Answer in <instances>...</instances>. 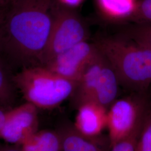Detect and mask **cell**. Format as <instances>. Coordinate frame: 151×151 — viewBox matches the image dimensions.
<instances>
[{
    "label": "cell",
    "mask_w": 151,
    "mask_h": 151,
    "mask_svg": "<svg viewBox=\"0 0 151 151\" xmlns=\"http://www.w3.org/2000/svg\"><path fill=\"white\" fill-rule=\"evenodd\" d=\"M54 0H11L0 27V44L25 64L41 62L54 22Z\"/></svg>",
    "instance_id": "cell-1"
},
{
    "label": "cell",
    "mask_w": 151,
    "mask_h": 151,
    "mask_svg": "<svg viewBox=\"0 0 151 151\" xmlns=\"http://www.w3.org/2000/svg\"><path fill=\"white\" fill-rule=\"evenodd\" d=\"M115 70L120 86L148 91L151 84V50L128 39L104 38L95 43Z\"/></svg>",
    "instance_id": "cell-2"
},
{
    "label": "cell",
    "mask_w": 151,
    "mask_h": 151,
    "mask_svg": "<svg viewBox=\"0 0 151 151\" xmlns=\"http://www.w3.org/2000/svg\"><path fill=\"white\" fill-rule=\"evenodd\" d=\"M14 81L27 103L42 109L56 108L71 97L77 84L42 65L27 67Z\"/></svg>",
    "instance_id": "cell-3"
},
{
    "label": "cell",
    "mask_w": 151,
    "mask_h": 151,
    "mask_svg": "<svg viewBox=\"0 0 151 151\" xmlns=\"http://www.w3.org/2000/svg\"><path fill=\"white\" fill-rule=\"evenodd\" d=\"M119 86L113 68L99 50L77 82L71 96L73 105L77 109L85 103H96L108 109L117 99Z\"/></svg>",
    "instance_id": "cell-4"
},
{
    "label": "cell",
    "mask_w": 151,
    "mask_h": 151,
    "mask_svg": "<svg viewBox=\"0 0 151 151\" xmlns=\"http://www.w3.org/2000/svg\"><path fill=\"white\" fill-rule=\"evenodd\" d=\"M151 111L148 91L133 92L130 95L116 99L107 113L106 128L111 147L140 129Z\"/></svg>",
    "instance_id": "cell-5"
},
{
    "label": "cell",
    "mask_w": 151,
    "mask_h": 151,
    "mask_svg": "<svg viewBox=\"0 0 151 151\" xmlns=\"http://www.w3.org/2000/svg\"><path fill=\"white\" fill-rule=\"evenodd\" d=\"M88 30L86 23L72 8L57 3L54 22L41 62L49 61L78 44L87 41Z\"/></svg>",
    "instance_id": "cell-6"
},
{
    "label": "cell",
    "mask_w": 151,
    "mask_h": 151,
    "mask_svg": "<svg viewBox=\"0 0 151 151\" xmlns=\"http://www.w3.org/2000/svg\"><path fill=\"white\" fill-rule=\"evenodd\" d=\"M99 52L96 44L85 41L59 54L44 67L68 80L77 82L87 65Z\"/></svg>",
    "instance_id": "cell-7"
},
{
    "label": "cell",
    "mask_w": 151,
    "mask_h": 151,
    "mask_svg": "<svg viewBox=\"0 0 151 151\" xmlns=\"http://www.w3.org/2000/svg\"><path fill=\"white\" fill-rule=\"evenodd\" d=\"M37 109L27 102L7 111L0 138L9 144L21 146L38 130Z\"/></svg>",
    "instance_id": "cell-8"
},
{
    "label": "cell",
    "mask_w": 151,
    "mask_h": 151,
    "mask_svg": "<svg viewBox=\"0 0 151 151\" xmlns=\"http://www.w3.org/2000/svg\"><path fill=\"white\" fill-rule=\"evenodd\" d=\"M58 132L62 151H110L112 147L108 135H85L76 129L73 124H64Z\"/></svg>",
    "instance_id": "cell-9"
},
{
    "label": "cell",
    "mask_w": 151,
    "mask_h": 151,
    "mask_svg": "<svg viewBox=\"0 0 151 151\" xmlns=\"http://www.w3.org/2000/svg\"><path fill=\"white\" fill-rule=\"evenodd\" d=\"M77 109L73 125L85 135L95 137L103 134L107 127L108 109L96 103H87Z\"/></svg>",
    "instance_id": "cell-10"
},
{
    "label": "cell",
    "mask_w": 151,
    "mask_h": 151,
    "mask_svg": "<svg viewBox=\"0 0 151 151\" xmlns=\"http://www.w3.org/2000/svg\"><path fill=\"white\" fill-rule=\"evenodd\" d=\"M22 151H62L58 131L38 130L21 145Z\"/></svg>",
    "instance_id": "cell-11"
},
{
    "label": "cell",
    "mask_w": 151,
    "mask_h": 151,
    "mask_svg": "<svg viewBox=\"0 0 151 151\" xmlns=\"http://www.w3.org/2000/svg\"><path fill=\"white\" fill-rule=\"evenodd\" d=\"M99 6L106 15L127 20L135 9L136 0H97Z\"/></svg>",
    "instance_id": "cell-12"
},
{
    "label": "cell",
    "mask_w": 151,
    "mask_h": 151,
    "mask_svg": "<svg viewBox=\"0 0 151 151\" xmlns=\"http://www.w3.org/2000/svg\"><path fill=\"white\" fill-rule=\"evenodd\" d=\"M123 37L151 50V24H134L125 29Z\"/></svg>",
    "instance_id": "cell-13"
},
{
    "label": "cell",
    "mask_w": 151,
    "mask_h": 151,
    "mask_svg": "<svg viewBox=\"0 0 151 151\" xmlns=\"http://www.w3.org/2000/svg\"><path fill=\"white\" fill-rule=\"evenodd\" d=\"M127 21L137 24H151V0L137 1L135 9Z\"/></svg>",
    "instance_id": "cell-14"
},
{
    "label": "cell",
    "mask_w": 151,
    "mask_h": 151,
    "mask_svg": "<svg viewBox=\"0 0 151 151\" xmlns=\"http://www.w3.org/2000/svg\"><path fill=\"white\" fill-rule=\"evenodd\" d=\"M134 151H151V111L142 125Z\"/></svg>",
    "instance_id": "cell-15"
},
{
    "label": "cell",
    "mask_w": 151,
    "mask_h": 151,
    "mask_svg": "<svg viewBox=\"0 0 151 151\" xmlns=\"http://www.w3.org/2000/svg\"><path fill=\"white\" fill-rule=\"evenodd\" d=\"M12 95L11 84L5 70L0 63V103L8 102Z\"/></svg>",
    "instance_id": "cell-16"
},
{
    "label": "cell",
    "mask_w": 151,
    "mask_h": 151,
    "mask_svg": "<svg viewBox=\"0 0 151 151\" xmlns=\"http://www.w3.org/2000/svg\"><path fill=\"white\" fill-rule=\"evenodd\" d=\"M141 128L142 127L129 137L114 144L110 151H134L136 142Z\"/></svg>",
    "instance_id": "cell-17"
},
{
    "label": "cell",
    "mask_w": 151,
    "mask_h": 151,
    "mask_svg": "<svg viewBox=\"0 0 151 151\" xmlns=\"http://www.w3.org/2000/svg\"><path fill=\"white\" fill-rule=\"evenodd\" d=\"M83 0H59L62 5L72 8L79 5Z\"/></svg>",
    "instance_id": "cell-18"
},
{
    "label": "cell",
    "mask_w": 151,
    "mask_h": 151,
    "mask_svg": "<svg viewBox=\"0 0 151 151\" xmlns=\"http://www.w3.org/2000/svg\"><path fill=\"white\" fill-rule=\"evenodd\" d=\"M6 112L7 111H5L4 110L0 109V133L5 123Z\"/></svg>",
    "instance_id": "cell-19"
},
{
    "label": "cell",
    "mask_w": 151,
    "mask_h": 151,
    "mask_svg": "<svg viewBox=\"0 0 151 151\" xmlns=\"http://www.w3.org/2000/svg\"><path fill=\"white\" fill-rule=\"evenodd\" d=\"M0 151H22L21 148H17L16 147H7L4 148H1Z\"/></svg>",
    "instance_id": "cell-20"
},
{
    "label": "cell",
    "mask_w": 151,
    "mask_h": 151,
    "mask_svg": "<svg viewBox=\"0 0 151 151\" xmlns=\"http://www.w3.org/2000/svg\"><path fill=\"white\" fill-rule=\"evenodd\" d=\"M3 20H4V17L3 16H2V14L0 13V27H1V24L3 22Z\"/></svg>",
    "instance_id": "cell-21"
},
{
    "label": "cell",
    "mask_w": 151,
    "mask_h": 151,
    "mask_svg": "<svg viewBox=\"0 0 151 151\" xmlns=\"http://www.w3.org/2000/svg\"><path fill=\"white\" fill-rule=\"evenodd\" d=\"M5 0H0V4H2V3H3L4 2H5Z\"/></svg>",
    "instance_id": "cell-22"
}]
</instances>
